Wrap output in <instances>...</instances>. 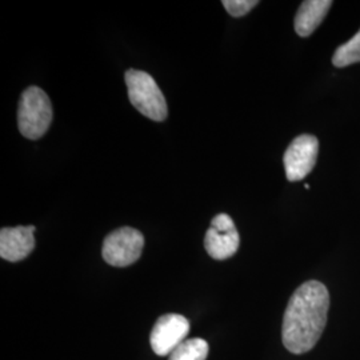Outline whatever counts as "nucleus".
I'll use <instances>...</instances> for the list:
<instances>
[{
  "mask_svg": "<svg viewBox=\"0 0 360 360\" xmlns=\"http://www.w3.org/2000/svg\"><path fill=\"white\" fill-rule=\"evenodd\" d=\"M330 309L324 284L309 281L291 296L284 312L282 340L290 352L300 355L315 347L322 336Z\"/></svg>",
  "mask_w": 360,
  "mask_h": 360,
  "instance_id": "f257e3e1",
  "label": "nucleus"
},
{
  "mask_svg": "<svg viewBox=\"0 0 360 360\" xmlns=\"http://www.w3.org/2000/svg\"><path fill=\"white\" fill-rule=\"evenodd\" d=\"M126 84L129 102L142 115L155 122H163L167 119L166 98L150 74L138 70H129L126 72Z\"/></svg>",
  "mask_w": 360,
  "mask_h": 360,
  "instance_id": "f03ea898",
  "label": "nucleus"
},
{
  "mask_svg": "<svg viewBox=\"0 0 360 360\" xmlns=\"http://www.w3.org/2000/svg\"><path fill=\"white\" fill-rule=\"evenodd\" d=\"M52 105L47 94L39 87H28L20 98L18 126L20 134L31 141L41 138L51 126Z\"/></svg>",
  "mask_w": 360,
  "mask_h": 360,
  "instance_id": "7ed1b4c3",
  "label": "nucleus"
},
{
  "mask_svg": "<svg viewBox=\"0 0 360 360\" xmlns=\"http://www.w3.org/2000/svg\"><path fill=\"white\" fill-rule=\"evenodd\" d=\"M144 247V236L142 232L122 227L111 232L104 239L103 259L114 267H127L139 260Z\"/></svg>",
  "mask_w": 360,
  "mask_h": 360,
  "instance_id": "20e7f679",
  "label": "nucleus"
},
{
  "mask_svg": "<svg viewBox=\"0 0 360 360\" xmlns=\"http://www.w3.org/2000/svg\"><path fill=\"white\" fill-rule=\"evenodd\" d=\"M319 153V141L314 135H300L295 138L283 156L285 176L290 181L304 179L315 167Z\"/></svg>",
  "mask_w": 360,
  "mask_h": 360,
  "instance_id": "39448f33",
  "label": "nucleus"
},
{
  "mask_svg": "<svg viewBox=\"0 0 360 360\" xmlns=\"http://www.w3.org/2000/svg\"><path fill=\"white\" fill-rule=\"evenodd\" d=\"M240 245V236L231 217L219 214L207 230L205 247L208 255L215 260H226L233 257Z\"/></svg>",
  "mask_w": 360,
  "mask_h": 360,
  "instance_id": "423d86ee",
  "label": "nucleus"
},
{
  "mask_svg": "<svg viewBox=\"0 0 360 360\" xmlns=\"http://www.w3.org/2000/svg\"><path fill=\"white\" fill-rule=\"evenodd\" d=\"M190 322L179 314H166L158 319L150 336L151 347L156 355H171L175 348L187 340Z\"/></svg>",
  "mask_w": 360,
  "mask_h": 360,
  "instance_id": "0eeeda50",
  "label": "nucleus"
},
{
  "mask_svg": "<svg viewBox=\"0 0 360 360\" xmlns=\"http://www.w3.org/2000/svg\"><path fill=\"white\" fill-rule=\"evenodd\" d=\"M35 226H18L1 229L0 231V257L7 262H20L35 248Z\"/></svg>",
  "mask_w": 360,
  "mask_h": 360,
  "instance_id": "6e6552de",
  "label": "nucleus"
},
{
  "mask_svg": "<svg viewBox=\"0 0 360 360\" xmlns=\"http://www.w3.org/2000/svg\"><path fill=\"white\" fill-rule=\"evenodd\" d=\"M331 0H306L299 7L295 16L296 34L302 38L309 37L318 27L331 8Z\"/></svg>",
  "mask_w": 360,
  "mask_h": 360,
  "instance_id": "1a4fd4ad",
  "label": "nucleus"
},
{
  "mask_svg": "<svg viewBox=\"0 0 360 360\" xmlns=\"http://www.w3.org/2000/svg\"><path fill=\"white\" fill-rule=\"evenodd\" d=\"M208 351L210 347L205 339H187L171 352L168 360H206Z\"/></svg>",
  "mask_w": 360,
  "mask_h": 360,
  "instance_id": "9d476101",
  "label": "nucleus"
},
{
  "mask_svg": "<svg viewBox=\"0 0 360 360\" xmlns=\"http://www.w3.org/2000/svg\"><path fill=\"white\" fill-rule=\"evenodd\" d=\"M360 62V30L359 32L349 39L347 43L339 46L333 56V63L338 68L355 65Z\"/></svg>",
  "mask_w": 360,
  "mask_h": 360,
  "instance_id": "9b49d317",
  "label": "nucleus"
},
{
  "mask_svg": "<svg viewBox=\"0 0 360 360\" xmlns=\"http://www.w3.org/2000/svg\"><path fill=\"white\" fill-rule=\"evenodd\" d=\"M221 4L233 18H240L255 8L259 1L257 0H223Z\"/></svg>",
  "mask_w": 360,
  "mask_h": 360,
  "instance_id": "f8f14e48",
  "label": "nucleus"
}]
</instances>
